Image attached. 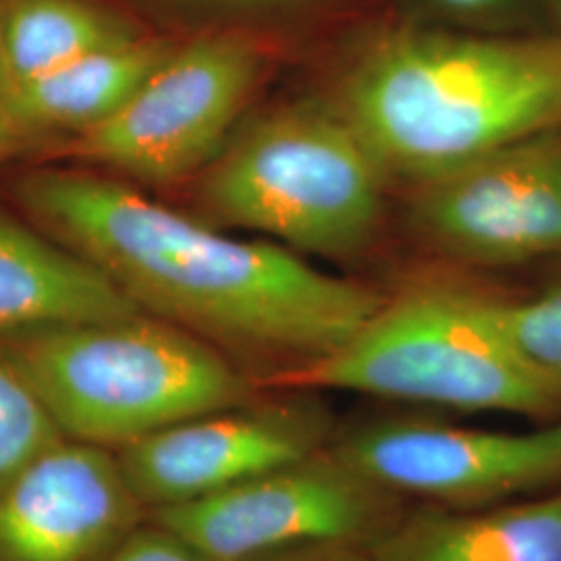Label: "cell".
Returning <instances> with one entry per match:
<instances>
[{
	"label": "cell",
	"mask_w": 561,
	"mask_h": 561,
	"mask_svg": "<svg viewBox=\"0 0 561 561\" xmlns=\"http://www.w3.org/2000/svg\"><path fill=\"white\" fill-rule=\"evenodd\" d=\"M428 2L443 13L460 20L484 18L502 11L503 7L510 4V0H428Z\"/></svg>",
	"instance_id": "obj_21"
},
{
	"label": "cell",
	"mask_w": 561,
	"mask_h": 561,
	"mask_svg": "<svg viewBox=\"0 0 561 561\" xmlns=\"http://www.w3.org/2000/svg\"><path fill=\"white\" fill-rule=\"evenodd\" d=\"M144 520L115 454L65 439L0 491V561H106Z\"/></svg>",
	"instance_id": "obj_11"
},
{
	"label": "cell",
	"mask_w": 561,
	"mask_h": 561,
	"mask_svg": "<svg viewBox=\"0 0 561 561\" xmlns=\"http://www.w3.org/2000/svg\"><path fill=\"white\" fill-rule=\"evenodd\" d=\"M0 352L69 442L104 449L256 401L217 347L150 312L7 335Z\"/></svg>",
	"instance_id": "obj_3"
},
{
	"label": "cell",
	"mask_w": 561,
	"mask_h": 561,
	"mask_svg": "<svg viewBox=\"0 0 561 561\" xmlns=\"http://www.w3.org/2000/svg\"><path fill=\"white\" fill-rule=\"evenodd\" d=\"M329 447L382 489L443 507H489L561 486V421L533 433L370 422Z\"/></svg>",
	"instance_id": "obj_8"
},
{
	"label": "cell",
	"mask_w": 561,
	"mask_h": 561,
	"mask_svg": "<svg viewBox=\"0 0 561 561\" xmlns=\"http://www.w3.org/2000/svg\"><path fill=\"white\" fill-rule=\"evenodd\" d=\"M171 2H192V4H273V2H294V0H171Z\"/></svg>",
	"instance_id": "obj_23"
},
{
	"label": "cell",
	"mask_w": 561,
	"mask_h": 561,
	"mask_svg": "<svg viewBox=\"0 0 561 561\" xmlns=\"http://www.w3.org/2000/svg\"><path fill=\"white\" fill-rule=\"evenodd\" d=\"M403 512L400 495L331 447L196 502L146 512L215 561H250L306 545H368Z\"/></svg>",
	"instance_id": "obj_7"
},
{
	"label": "cell",
	"mask_w": 561,
	"mask_h": 561,
	"mask_svg": "<svg viewBox=\"0 0 561 561\" xmlns=\"http://www.w3.org/2000/svg\"><path fill=\"white\" fill-rule=\"evenodd\" d=\"M414 225L477 264L561 254V125L421 181Z\"/></svg>",
	"instance_id": "obj_9"
},
{
	"label": "cell",
	"mask_w": 561,
	"mask_h": 561,
	"mask_svg": "<svg viewBox=\"0 0 561 561\" xmlns=\"http://www.w3.org/2000/svg\"><path fill=\"white\" fill-rule=\"evenodd\" d=\"M11 88H13V78H11L9 65H7V59H4V50H2V42H0V104L7 99Z\"/></svg>",
	"instance_id": "obj_22"
},
{
	"label": "cell",
	"mask_w": 561,
	"mask_h": 561,
	"mask_svg": "<svg viewBox=\"0 0 561 561\" xmlns=\"http://www.w3.org/2000/svg\"><path fill=\"white\" fill-rule=\"evenodd\" d=\"M55 146V140L23 127L0 106V164L15 161L21 157L44 154Z\"/></svg>",
	"instance_id": "obj_19"
},
{
	"label": "cell",
	"mask_w": 561,
	"mask_h": 561,
	"mask_svg": "<svg viewBox=\"0 0 561 561\" xmlns=\"http://www.w3.org/2000/svg\"><path fill=\"white\" fill-rule=\"evenodd\" d=\"M138 312L96 264L0 208V337Z\"/></svg>",
	"instance_id": "obj_12"
},
{
	"label": "cell",
	"mask_w": 561,
	"mask_h": 561,
	"mask_svg": "<svg viewBox=\"0 0 561 561\" xmlns=\"http://www.w3.org/2000/svg\"><path fill=\"white\" fill-rule=\"evenodd\" d=\"M266 59L264 44L243 30H208L175 42L113 117L57 141L50 154L144 183L206 171L261 83Z\"/></svg>",
	"instance_id": "obj_6"
},
{
	"label": "cell",
	"mask_w": 561,
	"mask_h": 561,
	"mask_svg": "<svg viewBox=\"0 0 561 561\" xmlns=\"http://www.w3.org/2000/svg\"><path fill=\"white\" fill-rule=\"evenodd\" d=\"M148 30L108 0H0V42L13 85Z\"/></svg>",
	"instance_id": "obj_15"
},
{
	"label": "cell",
	"mask_w": 561,
	"mask_h": 561,
	"mask_svg": "<svg viewBox=\"0 0 561 561\" xmlns=\"http://www.w3.org/2000/svg\"><path fill=\"white\" fill-rule=\"evenodd\" d=\"M250 561H373L366 545L356 542H321L262 556Z\"/></svg>",
	"instance_id": "obj_20"
},
{
	"label": "cell",
	"mask_w": 561,
	"mask_h": 561,
	"mask_svg": "<svg viewBox=\"0 0 561 561\" xmlns=\"http://www.w3.org/2000/svg\"><path fill=\"white\" fill-rule=\"evenodd\" d=\"M333 439V419L317 400L252 401L171 424L123 445L115 458L134 497L152 512L306 460Z\"/></svg>",
	"instance_id": "obj_10"
},
{
	"label": "cell",
	"mask_w": 561,
	"mask_h": 561,
	"mask_svg": "<svg viewBox=\"0 0 561 561\" xmlns=\"http://www.w3.org/2000/svg\"><path fill=\"white\" fill-rule=\"evenodd\" d=\"M547 4H549V11H551V18L556 21L558 36H561V0H547Z\"/></svg>",
	"instance_id": "obj_24"
},
{
	"label": "cell",
	"mask_w": 561,
	"mask_h": 561,
	"mask_svg": "<svg viewBox=\"0 0 561 561\" xmlns=\"http://www.w3.org/2000/svg\"><path fill=\"white\" fill-rule=\"evenodd\" d=\"M13 196L30 221L96 264L144 312L280 360L279 370L335 352L385 301L289 248L222 236L99 173L34 169Z\"/></svg>",
	"instance_id": "obj_1"
},
{
	"label": "cell",
	"mask_w": 561,
	"mask_h": 561,
	"mask_svg": "<svg viewBox=\"0 0 561 561\" xmlns=\"http://www.w3.org/2000/svg\"><path fill=\"white\" fill-rule=\"evenodd\" d=\"M268 382L561 421L560 385L510 340L497 300L447 285L382 301L335 352L279 370Z\"/></svg>",
	"instance_id": "obj_4"
},
{
	"label": "cell",
	"mask_w": 561,
	"mask_h": 561,
	"mask_svg": "<svg viewBox=\"0 0 561 561\" xmlns=\"http://www.w3.org/2000/svg\"><path fill=\"white\" fill-rule=\"evenodd\" d=\"M341 111L387 173L437 178L561 125V36L387 27L352 62Z\"/></svg>",
	"instance_id": "obj_2"
},
{
	"label": "cell",
	"mask_w": 561,
	"mask_h": 561,
	"mask_svg": "<svg viewBox=\"0 0 561 561\" xmlns=\"http://www.w3.org/2000/svg\"><path fill=\"white\" fill-rule=\"evenodd\" d=\"M106 561H215L161 524L144 520Z\"/></svg>",
	"instance_id": "obj_18"
},
{
	"label": "cell",
	"mask_w": 561,
	"mask_h": 561,
	"mask_svg": "<svg viewBox=\"0 0 561 561\" xmlns=\"http://www.w3.org/2000/svg\"><path fill=\"white\" fill-rule=\"evenodd\" d=\"M175 42L152 32L102 48L13 85L2 108L55 144L113 117L161 65Z\"/></svg>",
	"instance_id": "obj_14"
},
{
	"label": "cell",
	"mask_w": 561,
	"mask_h": 561,
	"mask_svg": "<svg viewBox=\"0 0 561 561\" xmlns=\"http://www.w3.org/2000/svg\"><path fill=\"white\" fill-rule=\"evenodd\" d=\"M385 173L341 108L301 102L222 148L202 180L201 204L215 221L304 252L347 256L379 225Z\"/></svg>",
	"instance_id": "obj_5"
},
{
	"label": "cell",
	"mask_w": 561,
	"mask_h": 561,
	"mask_svg": "<svg viewBox=\"0 0 561 561\" xmlns=\"http://www.w3.org/2000/svg\"><path fill=\"white\" fill-rule=\"evenodd\" d=\"M65 439L41 398L0 352V491Z\"/></svg>",
	"instance_id": "obj_16"
},
{
	"label": "cell",
	"mask_w": 561,
	"mask_h": 561,
	"mask_svg": "<svg viewBox=\"0 0 561 561\" xmlns=\"http://www.w3.org/2000/svg\"><path fill=\"white\" fill-rule=\"evenodd\" d=\"M366 547L373 561H561V486L530 502L403 510Z\"/></svg>",
	"instance_id": "obj_13"
},
{
	"label": "cell",
	"mask_w": 561,
	"mask_h": 561,
	"mask_svg": "<svg viewBox=\"0 0 561 561\" xmlns=\"http://www.w3.org/2000/svg\"><path fill=\"white\" fill-rule=\"evenodd\" d=\"M497 312L526 360L561 387V277L535 298L497 300Z\"/></svg>",
	"instance_id": "obj_17"
}]
</instances>
